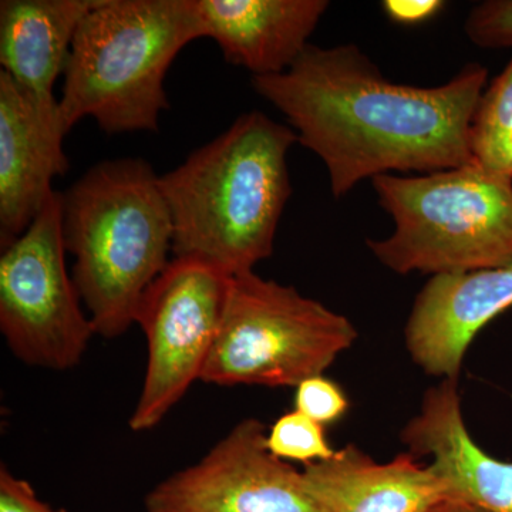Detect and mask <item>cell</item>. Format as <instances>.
<instances>
[{
    "mask_svg": "<svg viewBox=\"0 0 512 512\" xmlns=\"http://www.w3.org/2000/svg\"><path fill=\"white\" fill-rule=\"evenodd\" d=\"M487 79V67L471 62L440 86L393 83L355 45H309L291 69L252 77V87L322 160L333 197L342 198L392 171L473 163L468 131Z\"/></svg>",
    "mask_w": 512,
    "mask_h": 512,
    "instance_id": "6da1fadb",
    "label": "cell"
},
{
    "mask_svg": "<svg viewBox=\"0 0 512 512\" xmlns=\"http://www.w3.org/2000/svg\"><path fill=\"white\" fill-rule=\"evenodd\" d=\"M296 143L291 127L252 110L160 175L173 258L201 259L229 276L268 259L292 194L286 157Z\"/></svg>",
    "mask_w": 512,
    "mask_h": 512,
    "instance_id": "7a4b0ae2",
    "label": "cell"
},
{
    "mask_svg": "<svg viewBox=\"0 0 512 512\" xmlns=\"http://www.w3.org/2000/svg\"><path fill=\"white\" fill-rule=\"evenodd\" d=\"M62 232L94 332L120 338L136 325L144 296L173 259L160 175L141 158L93 165L62 194Z\"/></svg>",
    "mask_w": 512,
    "mask_h": 512,
    "instance_id": "3957f363",
    "label": "cell"
},
{
    "mask_svg": "<svg viewBox=\"0 0 512 512\" xmlns=\"http://www.w3.org/2000/svg\"><path fill=\"white\" fill-rule=\"evenodd\" d=\"M202 30L195 0H100L77 30L64 70L67 127L92 117L107 134L157 131L164 80Z\"/></svg>",
    "mask_w": 512,
    "mask_h": 512,
    "instance_id": "277c9868",
    "label": "cell"
},
{
    "mask_svg": "<svg viewBox=\"0 0 512 512\" xmlns=\"http://www.w3.org/2000/svg\"><path fill=\"white\" fill-rule=\"evenodd\" d=\"M394 231L367 247L390 271L431 276L512 265V181L471 163L419 177L372 180Z\"/></svg>",
    "mask_w": 512,
    "mask_h": 512,
    "instance_id": "5b68a950",
    "label": "cell"
},
{
    "mask_svg": "<svg viewBox=\"0 0 512 512\" xmlns=\"http://www.w3.org/2000/svg\"><path fill=\"white\" fill-rule=\"evenodd\" d=\"M346 316L293 286L254 271L231 276L220 330L201 382L217 386H299L352 348Z\"/></svg>",
    "mask_w": 512,
    "mask_h": 512,
    "instance_id": "8992f818",
    "label": "cell"
},
{
    "mask_svg": "<svg viewBox=\"0 0 512 512\" xmlns=\"http://www.w3.org/2000/svg\"><path fill=\"white\" fill-rule=\"evenodd\" d=\"M62 192L0 256V330L10 352L33 367L64 372L96 335L67 269Z\"/></svg>",
    "mask_w": 512,
    "mask_h": 512,
    "instance_id": "52a82bcc",
    "label": "cell"
},
{
    "mask_svg": "<svg viewBox=\"0 0 512 512\" xmlns=\"http://www.w3.org/2000/svg\"><path fill=\"white\" fill-rule=\"evenodd\" d=\"M231 276L201 259L173 258L148 289L136 325L147 339V369L130 429H156L202 372L220 330Z\"/></svg>",
    "mask_w": 512,
    "mask_h": 512,
    "instance_id": "ba28073f",
    "label": "cell"
},
{
    "mask_svg": "<svg viewBox=\"0 0 512 512\" xmlns=\"http://www.w3.org/2000/svg\"><path fill=\"white\" fill-rule=\"evenodd\" d=\"M147 512H326L302 471L274 456L264 424L239 421L197 463L144 498Z\"/></svg>",
    "mask_w": 512,
    "mask_h": 512,
    "instance_id": "9c48e42d",
    "label": "cell"
},
{
    "mask_svg": "<svg viewBox=\"0 0 512 512\" xmlns=\"http://www.w3.org/2000/svg\"><path fill=\"white\" fill-rule=\"evenodd\" d=\"M55 94H37L0 73V245L8 247L52 197V183L69 170V133Z\"/></svg>",
    "mask_w": 512,
    "mask_h": 512,
    "instance_id": "30bf717a",
    "label": "cell"
},
{
    "mask_svg": "<svg viewBox=\"0 0 512 512\" xmlns=\"http://www.w3.org/2000/svg\"><path fill=\"white\" fill-rule=\"evenodd\" d=\"M512 306V265L431 276L406 323V346L427 375L457 380L477 333Z\"/></svg>",
    "mask_w": 512,
    "mask_h": 512,
    "instance_id": "8fae6325",
    "label": "cell"
},
{
    "mask_svg": "<svg viewBox=\"0 0 512 512\" xmlns=\"http://www.w3.org/2000/svg\"><path fill=\"white\" fill-rule=\"evenodd\" d=\"M416 457L430 456L451 498L491 512H512V463L488 456L468 433L457 380H443L424 396L420 413L403 429Z\"/></svg>",
    "mask_w": 512,
    "mask_h": 512,
    "instance_id": "7c38bea8",
    "label": "cell"
},
{
    "mask_svg": "<svg viewBox=\"0 0 512 512\" xmlns=\"http://www.w3.org/2000/svg\"><path fill=\"white\" fill-rule=\"evenodd\" d=\"M328 0H195L202 37L252 77L291 69L329 9Z\"/></svg>",
    "mask_w": 512,
    "mask_h": 512,
    "instance_id": "4fadbf2b",
    "label": "cell"
},
{
    "mask_svg": "<svg viewBox=\"0 0 512 512\" xmlns=\"http://www.w3.org/2000/svg\"><path fill=\"white\" fill-rule=\"evenodd\" d=\"M302 473L326 512H430L450 498L446 481L412 453L377 463L350 444Z\"/></svg>",
    "mask_w": 512,
    "mask_h": 512,
    "instance_id": "5bb4252c",
    "label": "cell"
},
{
    "mask_svg": "<svg viewBox=\"0 0 512 512\" xmlns=\"http://www.w3.org/2000/svg\"><path fill=\"white\" fill-rule=\"evenodd\" d=\"M100 0H2L0 64L30 92L53 94L80 23Z\"/></svg>",
    "mask_w": 512,
    "mask_h": 512,
    "instance_id": "9a60e30c",
    "label": "cell"
},
{
    "mask_svg": "<svg viewBox=\"0 0 512 512\" xmlns=\"http://www.w3.org/2000/svg\"><path fill=\"white\" fill-rule=\"evenodd\" d=\"M468 147L481 170L512 181V57L478 100Z\"/></svg>",
    "mask_w": 512,
    "mask_h": 512,
    "instance_id": "2e32d148",
    "label": "cell"
},
{
    "mask_svg": "<svg viewBox=\"0 0 512 512\" xmlns=\"http://www.w3.org/2000/svg\"><path fill=\"white\" fill-rule=\"evenodd\" d=\"M266 446L281 460L298 461L303 466L329 460L336 450L330 447L325 426L293 410L272 424L266 433Z\"/></svg>",
    "mask_w": 512,
    "mask_h": 512,
    "instance_id": "e0dca14e",
    "label": "cell"
},
{
    "mask_svg": "<svg viewBox=\"0 0 512 512\" xmlns=\"http://www.w3.org/2000/svg\"><path fill=\"white\" fill-rule=\"evenodd\" d=\"M471 43L483 49H512V0H485L470 10L464 25Z\"/></svg>",
    "mask_w": 512,
    "mask_h": 512,
    "instance_id": "ac0fdd59",
    "label": "cell"
},
{
    "mask_svg": "<svg viewBox=\"0 0 512 512\" xmlns=\"http://www.w3.org/2000/svg\"><path fill=\"white\" fill-rule=\"evenodd\" d=\"M348 409L349 402L342 389L322 375L309 377L296 386L295 410L322 426L342 419Z\"/></svg>",
    "mask_w": 512,
    "mask_h": 512,
    "instance_id": "d6986e66",
    "label": "cell"
},
{
    "mask_svg": "<svg viewBox=\"0 0 512 512\" xmlns=\"http://www.w3.org/2000/svg\"><path fill=\"white\" fill-rule=\"evenodd\" d=\"M0 512H66L37 497L32 485L16 477L5 464L0 467Z\"/></svg>",
    "mask_w": 512,
    "mask_h": 512,
    "instance_id": "ffe728a7",
    "label": "cell"
},
{
    "mask_svg": "<svg viewBox=\"0 0 512 512\" xmlns=\"http://www.w3.org/2000/svg\"><path fill=\"white\" fill-rule=\"evenodd\" d=\"M384 13L400 25H417L426 22L441 9L444 2L439 0H386L382 3Z\"/></svg>",
    "mask_w": 512,
    "mask_h": 512,
    "instance_id": "44dd1931",
    "label": "cell"
},
{
    "mask_svg": "<svg viewBox=\"0 0 512 512\" xmlns=\"http://www.w3.org/2000/svg\"><path fill=\"white\" fill-rule=\"evenodd\" d=\"M430 512H491L484 510V508L478 507L467 501L460 500V498H447V500L441 501L437 504Z\"/></svg>",
    "mask_w": 512,
    "mask_h": 512,
    "instance_id": "7402d4cb",
    "label": "cell"
}]
</instances>
